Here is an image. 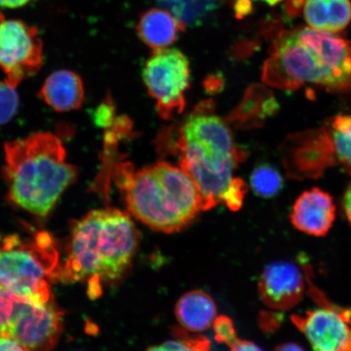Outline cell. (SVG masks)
<instances>
[{
  "mask_svg": "<svg viewBox=\"0 0 351 351\" xmlns=\"http://www.w3.org/2000/svg\"><path fill=\"white\" fill-rule=\"evenodd\" d=\"M138 241L128 214L115 208L91 210L74 223L60 279L87 280L91 296H97L100 282L118 279L129 269Z\"/></svg>",
  "mask_w": 351,
  "mask_h": 351,
  "instance_id": "6da1fadb",
  "label": "cell"
},
{
  "mask_svg": "<svg viewBox=\"0 0 351 351\" xmlns=\"http://www.w3.org/2000/svg\"><path fill=\"white\" fill-rule=\"evenodd\" d=\"M267 82L284 90L304 85L351 90V42L311 27L284 32L265 66Z\"/></svg>",
  "mask_w": 351,
  "mask_h": 351,
  "instance_id": "7a4b0ae2",
  "label": "cell"
},
{
  "mask_svg": "<svg viewBox=\"0 0 351 351\" xmlns=\"http://www.w3.org/2000/svg\"><path fill=\"white\" fill-rule=\"evenodd\" d=\"M178 147L180 166L199 189L203 210L223 204L232 210L241 208L245 186L234 177L238 153L229 128L214 114L199 111L184 123Z\"/></svg>",
  "mask_w": 351,
  "mask_h": 351,
  "instance_id": "3957f363",
  "label": "cell"
},
{
  "mask_svg": "<svg viewBox=\"0 0 351 351\" xmlns=\"http://www.w3.org/2000/svg\"><path fill=\"white\" fill-rule=\"evenodd\" d=\"M3 173L13 204L46 217L77 177L67 160L61 140L51 133H35L4 146Z\"/></svg>",
  "mask_w": 351,
  "mask_h": 351,
  "instance_id": "277c9868",
  "label": "cell"
},
{
  "mask_svg": "<svg viewBox=\"0 0 351 351\" xmlns=\"http://www.w3.org/2000/svg\"><path fill=\"white\" fill-rule=\"evenodd\" d=\"M115 172L129 212L154 230L181 231L203 210L199 189L181 166L160 162L134 171L121 165Z\"/></svg>",
  "mask_w": 351,
  "mask_h": 351,
  "instance_id": "5b68a950",
  "label": "cell"
},
{
  "mask_svg": "<svg viewBox=\"0 0 351 351\" xmlns=\"http://www.w3.org/2000/svg\"><path fill=\"white\" fill-rule=\"evenodd\" d=\"M58 253L51 237L39 232L33 240L8 236L0 244V285L43 302L52 298L50 282L60 276Z\"/></svg>",
  "mask_w": 351,
  "mask_h": 351,
  "instance_id": "8992f818",
  "label": "cell"
},
{
  "mask_svg": "<svg viewBox=\"0 0 351 351\" xmlns=\"http://www.w3.org/2000/svg\"><path fill=\"white\" fill-rule=\"evenodd\" d=\"M61 317L51 301L43 304L0 285V337L28 351H51L62 330Z\"/></svg>",
  "mask_w": 351,
  "mask_h": 351,
  "instance_id": "52a82bcc",
  "label": "cell"
},
{
  "mask_svg": "<svg viewBox=\"0 0 351 351\" xmlns=\"http://www.w3.org/2000/svg\"><path fill=\"white\" fill-rule=\"evenodd\" d=\"M143 77L162 116L169 117L182 111L190 85L191 69L187 57L181 51L169 47L155 51L145 64Z\"/></svg>",
  "mask_w": 351,
  "mask_h": 351,
  "instance_id": "ba28073f",
  "label": "cell"
},
{
  "mask_svg": "<svg viewBox=\"0 0 351 351\" xmlns=\"http://www.w3.org/2000/svg\"><path fill=\"white\" fill-rule=\"evenodd\" d=\"M43 43L38 30L21 21L0 23V68L8 84L16 88L43 65Z\"/></svg>",
  "mask_w": 351,
  "mask_h": 351,
  "instance_id": "9c48e42d",
  "label": "cell"
},
{
  "mask_svg": "<svg viewBox=\"0 0 351 351\" xmlns=\"http://www.w3.org/2000/svg\"><path fill=\"white\" fill-rule=\"evenodd\" d=\"M291 320L313 351H351L350 324L337 311L323 307L293 315Z\"/></svg>",
  "mask_w": 351,
  "mask_h": 351,
  "instance_id": "30bf717a",
  "label": "cell"
},
{
  "mask_svg": "<svg viewBox=\"0 0 351 351\" xmlns=\"http://www.w3.org/2000/svg\"><path fill=\"white\" fill-rule=\"evenodd\" d=\"M258 289L263 304L271 309L285 311L293 308L301 301L306 284L295 263L278 261L263 270Z\"/></svg>",
  "mask_w": 351,
  "mask_h": 351,
  "instance_id": "8fae6325",
  "label": "cell"
},
{
  "mask_svg": "<svg viewBox=\"0 0 351 351\" xmlns=\"http://www.w3.org/2000/svg\"><path fill=\"white\" fill-rule=\"evenodd\" d=\"M335 217L332 197L319 188L302 193L293 204L291 214V222L297 230L315 237L326 236Z\"/></svg>",
  "mask_w": 351,
  "mask_h": 351,
  "instance_id": "7c38bea8",
  "label": "cell"
},
{
  "mask_svg": "<svg viewBox=\"0 0 351 351\" xmlns=\"http://www.w3.org/2000/svg\"><path fill=\"white\" fill-rule=\"evenodd\" d=\"M39 95L56 112L73 111L84 102V85L76 73L59 70L46 79Z\"/></svg>",
  "mask_w": 351,
  "mask_h": 351,
  "instance_id": "4fadbf2b",
  "label": "cell"
},
{
  "mask_svg": "<svg viewBox=\"0 0 351 351\" xmlns=\"http://www.w3.org/2000/svg\"><path fill=\"white\" fill-rule=\"evenodd\" d=\"M184 25L165 8H152L140 17L137 32L143 43L154 51L172 45Z\"/></svg>",
  "mask_w": 351,
  "mask_h": 351,
  "instance_id": "5bb4252c",
  "label": "cell"
},
{
  "mask_svg": "<svg viewBox=\"0 0 351 351\" xmlns=\"http://www.w3.org/2000/svg\"><path fill=\"white\" fill-rule=\"evenodd\" d=\"M213 298L202 291L185 293L176 305V317L184 329L192 332L208 330L217 319Z\"/></svg>",
  "mask_w": 351,
  "mask_h": 351,
  "instance_id": "9a60e30c",
  "label": "cell"
},
{
  "mask_svg": "<svg viewBox=\"0 0 351 351\" xmlns=\"http://www.w3.org/2000/svg\"><path fill=\"white\" fill-rule=\"evenodd\" d=\"M304 17L311 28L339 32L350 23L351 3L350 0H306Z\"/></svg>",
  "mask_w": 351,
  "mask_h": 351,
  "instance_id": "2e32d148",
  "label": "cell"
},
{
  "mask_svg": "<svg viewBox=\"0 0 351 351\" xmlns=\"http://www.w3.org/2000/svg\"><path fill=\"white\" fill-rule=\"evenodd\" d=\"M184 26H197L203 23L218 6V0H156Z\"/></svg>",
  "mask_w": 351,
  "mask_h": 351,
  "instance_id": "e0dca14e",
  "label": "cell"
},
{
  "mask_svg": "<svg viewBox=\"0 0 351 351\" xmlns=\"http://www.w3.org/2000/svg\"><path fill=\"white\" fill-rule=\"evenodd\" d=\"M331 126V138L337 160L351 174V116H337Z\"/></svg>",
  "mask_w": 351,
  "mask_h": 351,
  "instance_id": "ac0fdd59",
  "label": "cell"
},
{
  "mask_svg": "<svg viewBox=\"0 0 351 351\" xmlns=\"http://www.w3.org/2000/svg\"><path fill=\"white\" fill-rule=\"evenodd\" d=\"M283 185L282 175L270 165H258L251 176L252 190L261 197H271L278 195Z\"/></svg>",
  "mask_w": 351,
  "mask_h": 351,
  "instance_id": "d6986e66",
  "label": "cell"
},
{
  "mask_svg": "<svg viewBox=\"0 0 351 351\" xmlns=\"http://www.w3.org/2000/svg\"><path fill=\"white\" fill-rule=\"evenodd\" d=\"M174 339L163 344L153 346L147 351H212L210 342L204 336L190 335L186 329L176 327Z\"/></svg>",
  "mask_w": 351,
  "mask_h": 351,
  "instance_id": "ffe728a7",
  "label": "cell"
},
{
  "mask_svg": "<svg viewBox=\"0 0 351 351\" xmlns=\"http://www.w3.org/2000/svg\"><path fill=\"white\" fill-rule=\"evenodd\" d=\"M19 103L16 88L6 81L0 82V125L6 124L15 116Z\"/></svg>",
  "mask_w": 351,
  "mask_h": 351,
  "instance_id": "44dd1931",
  "label": "cell"
},
{
  "mask_svg": "<svg viewBox=\"0 0 351 351\" xmlns=\"http://www.w3.org/2000/svg\"><path fill=\"white\" fill-rule=\"evenodd\" d=\"M213 326L215 331V339L219 343L230 346L239 339L237 336L234 322L226 315L217 317Z\"/></svg>",
  "mask_w": 351,
  "mask_h": 351,
  "instance_id": "7402d4cb",
  "label": "cell"
},
{
  "mask_svg": "<svg viewBox=\"0 0 351 351\" xmlns=\"http://www.w3.org/2000/svg\"><path fill=\"white\" fill-rule=\"evenodd\" d=\"M229 348L230 351H263L254 342L239 339H237Z\"/></svg>",
  "mask_w": 351,
  "mask_h": 351,
  "instance_id": "603a6c76",
  "label": "cell"
},
{
  "mask_svg": "<svg viewBox=\"0 0 351 351\" xmlns=\"http://www.w3.org/2000/svg\"><path fill=\"white\" fill-rule=\"evenodd\" d=\"M0 351H28L19 342L7 337H0Z\"/></svg>",
  "mask_w": 351,
  "mask_h": 351,
  "instance_id": "cb8c5ba5",
  "label": "cell"
},
{
  "mask_svg": "<svg viewBox=\"0 0 351 351\" xmlns=\"http://www.w3.org/2000/svg\"><path fill=\"white\" fill-rule=\"evenodd\" d=\"M343 208L345 210L346 218H348L351 226V182L345 193L343 199Z\"/></svg>",
  "mask_w": 351,
  "mask_h": 351,
  "instance_id": "d4e9b609",
  "label": "cell"
},
{
  "mask_svg": "<svg viewBox=\"0 0 351 351\" xmlns=\"http://www.w3.org/2000/svg\"><path fill=\"white\" fill-rule=\"evenodd\" d=\"M32 0H0V7L15 8L25 6Z\"/></svg>",
  "mask_w": 351,
  "mask_h": 351,
  "instance_id": "484cf974",
  "label": "cell"
},
{
  "mask_svg": "<svg viewBox=\"0 0 351 351\" xmlns=\"http://www.w3.org/2000/svg\"><path fill=\"white\" fill-rule=\"evenodd\" d=\"M274 351H305L304 348H301L295 343H285L280 345L275 349Z\"/></svg>",
  "mask_w": 351,
  "mask_h": 351,
  "instance_id": "4316f807",
  "label": "cell"
},
{
  "mask_svg": "<svg viewBox=\"0 0 351 351\" xmlns=\"http://www.w3.org/2000/svg\"><path fill=\"white\" fill-rule=\"evenodd\" d=\"M263 1L269 3V5L273 6L275 5V4L278 3L280 1H282V0H263Z\"/></svg>",
  "mask_w": 351,
  "mask_h": 351,
  "instance_id": "83f0119b",
  "label": "cell"
},
{
  "mask_svg": "<svg viewBox=\"0 0 351 351\" xmlns=\"http://www.w3.org/2000/svg\"><path fill=\"white\" fill-rule=\"evenodd\" d=\"M3 21H4L3 16L2 15V13L0 12V23H1Z\"/></svg>",
  "mask_w": 351,
  "mask_h": 351,
  "instance_id": "f1b7e54d",
  "label": "cell"
},
{
  "mask_svg": "<svg viewBox=\"0 0 351 351\" xmlns=\"http://www.w3.org/2000/svg\"><path fill=\"white\" fill-rule=\"evenodd\" d=\"M247 1H251V0H247Z\"/></svg>",
  "mask_w": 351,
  "mask_h": 351,
  "instance_id": "f546056e",
  "label": "cell"
}]
</instances>
